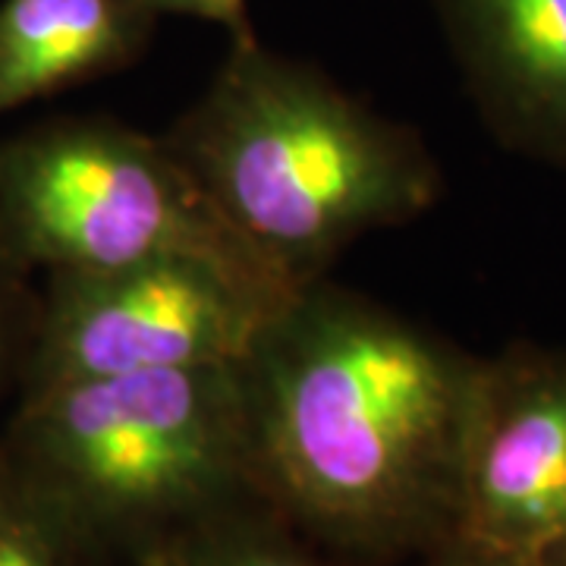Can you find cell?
<instances>
[{
  "mask_svg": "<svg viewBox=\"0 0 566 566\" xmlns=\"http://www.w3.org/2000/svg\"><path fill=\"white\" fill-rule=\"evenodd\" d=\"M416 566H566V557H516L465 542H447L416 557Z\"/></svg>",
  "mask_w": 566,
  "mask_h": 566,
  "instance_id": "4fadbf2b",
  "label": "cell"
},
{
  "mask_svg": "<svg viewBox=\"0 0 566 566\" xmlns=\"http://www.w3.org/2000/svg\"><path fill=\"white\" fill-rule=\"evenodd\" d=\"M0 453L114 566L268 501L240 363L22 390Z\"/></svg>",
  "mask_w": 566,
  "mask_h": 566,
  "instance_id": "3957f363",
  "label": "cell"
},
{
  "mask_svg": "<svg viewBox=\"0 0 566 566\" xmlns=\"http://www.w3.org/2000/svg\"><path fill=\"white\" fill-rule=\"evenodd\" d=\"M35 268L0 227V424L20 394L29 331L35 315Z\"/></svg>",
  "mask_w": 566,
  "mask_h": 566,
  "instance_id": "8fae6325",
  "label": "cell"
},
{
  "mask_svg": "<svg viewBox=\"0 0 566 566\" xmlns=\"http://www.w3.org/2000/svg\"><path fill=\"white\" fill-rule=\"evenodd\" d=\"M293 293L205 259L44 274L22 390L237 365Z\"/></svg>",
  "mask_w": 566,
  "mask_h": 566,
  "instance_id": "5b68a950",
  "label": "cell"
},
{
  "mask_svg": "<svg viewBox=\"0 0 566 566\" xmlns=\"http://www.w3.org/2000/svg\"><path fill=\"white\" fill-rule=\"evenodd\" d=\"M465 92L506 151L566 170V0H434Z\"/></svg>",
  "mask_w": 566,
  "mask_h": 566,
  "instance_id": "52a82bcc",
  "label": "cell"
},
{
  "mask_svg": "<svg viewBox=\"0 0 566 566\" xmlns=\"http://www.w3.org/2000/svg\"><path fill=\"white\" fill-rule=\"evenodd\" d=\"M0 227L35 271L205 259L283 286L164 136L61 117L0 142Z\"/></svg>",
  "mask_w": 566,
  "mask_h": 566,
  "instance_id": "277c9868",
  "label": "cell"
},
{
  "mask_svg": "<svg viewBox=\"0 0 566 566\" xmlns=\"http://www.w3.org/2000/svg\"><path fill=\"white\" fill-rule=\"evenodd\" d=\"M482 356L331 277L240 363L259 482L312 545L387 564L453 542Z\"/></svg>",
  "mask_w": 566,
  "mask_h": 566,
  "instance_id": "6da1fadb",
  "label": "cell"
},
{
  "mask_svg": "<svg viewBox=\"0 0 566 566\" xmlns=\"http://www.w3.org/2000/svg\"><path fill=\"white\" fill-rule=\"evenodd\" d=\"M0 566H114L0 453Z\"/></svg>",
  "mask_w": 566,
  "mask_h": 566,
  "instance_id": "30bf717a",
  "label": "cell"
},
{
  "mask_svg": "<svg viewBox=\"0 0 566 566\" xmlns=\"http://www.w3.org/2000/svg\"><path fill=\"white\" fill-rule=\"evenodd\" d=\"M158 17L177 13V17H196L205 22H218L230 32V39L252 35V22L245 13L249 0H145Z\"/></svg>",
  "mask_w": 566,
  "mask_h": 566,
  "instance_id": "7c38bea8",
  "label": "cell"
},
{
  "mask_svg": "<svg viewBox=\"0 0 566 566\" xmlns=\"http://www.w3.org/2000/svg\"><path fill=\"white\" fill-rule=\"evenodd\" d=\"M453 542L566 557V346L482 356Z\"/></svg>",
  "mask_w": 566,
  "mask_h": 566,
  "instance_id": "8992f818",
  "label": "cell"
},
{
  "mask_svg": "<svg viewBox=\"0 0 566 566\" xmlns=\"http://www.w3.org/2000/svg\"><path fill=\"white\" fill-rule=\"evenodd\" d=\"M155 22L145 0H0V117L126 70Z\"/></svg>",
  "mask_w": 566,
  "mask_h": 566,
  "instance_id": "ba28073f",
  "label": "cell"
},
{
  "mask_svg": "<svg viewBox=\"0 0 566 566\" xmlns=\"http://www.w3.org/2000/svg\"><path fill=\"white\" fill-rule=\"evenodd\" d=\"M145 566H331L324 551L268 501L196 528Z\"/></svg>",
  "mask_w": 566,
  "mask_h": 566,
  "instance_id": "9c48e42d",
  "label": "cell"
},
{
  "mask_svg": "<svg viewBox=\"0 0 566 566\" xmlns=\"http://www.w3.org/2000/svg\"><path fill=\"white\" fill-rule=\"evenodd\" d=\"M221 218L300 293L353 243L431 211L444 174L406 123L252 35L164 133Z\"/></svg>",
  "mask_w": 566,
  "mask_h": 566,
  "instance_id": "7a4b0ae2",
  "label": "cell"
}]
</instances>
